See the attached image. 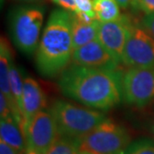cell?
Listing matches in <instances>:
<instances>
[{"mask_svg":"<svg viewBox=\"0 0 154 154\" xmlns=\"http://www.w3.org/2000/svg\"><path fill=\"white\" fill-rule=\"evenodd\" d=\"M140 26L154 38V13L145 15L141 20Z\"/></svg>","mask_w":154,"mask_h":154,"instance_id":"7402d4cb","label":"cell"},{"mask_svg":"<svg viewBox=\"0 0 154 154\" xmlns=\"http://www.w3.org/2000/svg\"><path fill=\"white\" fill-rule=\"evenodd\" d=\"M76 5L77 11L76 12H84L88 13L91 16L96 17L95 12H94V0H75Z\"/></svg>","mask_w":154,"mask_h":154,"instance_id":"ffe728a7","label":"cell"},{"mask_svg":"<svg viewBox=\"0 0 154 154\" xmlns=\"http://www.w3.org/2000/svg\"><path fill=\"white\" fill-rule=\"evenodd\" d=\"M133 25L130 17L126 15L113 22H100L98 39L119 64L123 61L124 50Z\"/></svg>","mask_w":154,"mask_h":154,"instance_id":"9c48e42d","label":"cell"},{"mask_svg":"<svg viewBox=\"0 0 154 154\" xmlns=\"http://www.w3.org/2000/svg\"><path fill=\"white\" fill-rule=\"evenodd\" d=\"M58 137L57 126L50 110L38 112L26 127L28 148L38 154L46 153Z\"/></svg>","mask_w":154,"mask_h":154,"instance_id":"ba28073f","label":"cell"},{"mask_svg":"<svg viewBox=\"0 0 154 154\" xmlns=\"http://www.w3.org/2000/svg\"><path fill=\"white\" fill-rule=\"evenodd\" d=\"M61 93L88 108L107 111L123 99L122 72L72 63L58 76Z\"/></svg>","mask_w":154,"mask_h":154,"instance_id":"6da1fadb","label":"cell"},{"mask_svg":"<svg viewBox=\"0 0 154 154\" xmlns=\"http://www.w3.org/2000/svg\"><path fill=\"white\" fill-rule=\"evenodd\" d=\"M116 2L118 3V5H120L122 9L126 10L128 7L132 5L133 0H116Z\"/></svg>","mask_w":154,"mask_h":154,"instance_id":"d4e9b609","label":"cell"},{"mask_svg":"<svg viewBox=\"0 0 154 154\" xmlns=\"http://www.w3.org/2000/svg\"><path fill=\"white\" fill-rule=\"evenodd\" d=\"M135 11L146 14L154 13V0H133L132 5Z\"/></svg>","mask_w":154,"mask_h":154,"instance_id":"d6986e66","label":"cell"},{"mask_svg":"<svg viewBox=\"0 0 154 154\" xmlns=\"http://www.w3.org/2000/svg\"><path fill=\"white\" fill-rule=\"evenodd\" d=\"M19 2H22V3H27V4H34V3H38L43 0H17Z\"/></svg>","mask_w":154,"mask_h":154,"instance_id":"484cf974","label":"cell"},{"mask_svg":"<svg viewBox=\"0 0 154 154\" xmlns=\"http://www.w3.org/2000/svg\"><path fill=\"white\" fill-rule=\"evenodd\" d=\"M45 8L28 4L14 7L9 14V33L13 44L27 56L36 53L41 38Z\"/></svg>","mask_w":154,"mask_h":154,"instance_id":"3957f363","label":"cell"},{"mask_svg":"<svg viewBox=\"0 0 154 154\" xmlns=\"http://www.w3.org/2000/svg\"><path fill=\"white\" fill-rule=\"evenodd\" d=\"M152 133H153L154 134V123L152 124Z\"/></svg>","mask_w":154,"mask_h":154,"instance_id":"f1b7e54d","label":"cell"},{"mask_svg":"<svg viewBox=\"0 0 154 154\" xmlns=\"http://www.w3.org/2000/svg\"><path fill=\"white\" fill-rule=\"evenodd\" d=\"M10 116H13L11 104L4 94H0V116L1 118H5Z\"/></svg>","mask_w":154,"mask_h":154,"instance_id":"44dd1931","label":"cell"},{"mask_svg":"<svg viewBox=\"0 0 154 154\" xmlns=\"http://www.w3.org/2000/svg\"><path fill=\"white\" fill-rule=\"evenodd\" d=\"M0 135L1 140L19 154H22L28 149L25 130L13 116L1 118Z\"/></svg>","mask_w":154,"mask_h":154,"instance_id":"4fadbf2b","label":"cell"},{"mask_svg":"<svg viewBox=\"0 0 154 154\" xmlns=\"http://www.w3.org/2000/svg\"><path fill=\"white\" fill-rule=\"evenodd\" d=\"M77 154H92V153H89V152H84V151H79Z\"/></svg>","mask_w":154,"mask_h":154,"instance_id":"83f0119b","label":"cell"},{"mask_svg":"<svg viewBox=\"0 0 154 154\" xmlns=\"http://www.w3.org/2000/svg\"><path fill=\"white\" fill-rule=\"evenodd\" d=\"M0 154H19L3 140H0Z\"/></svg>","mask_w":154,"mask_h":154,"instance_id":"cb8c5ba5","label":"cell"},{"mask_svg":"<svg viewBox=\"0 0 154 154\" xmlns=\"http://www.w3.org/2000/svg\"><path fill=\"white\" fill-rule=\"evenodd\" d=\"M100 22L95 20L90 23L80 21L73 13L72 20V40L73 48L77 49L98 38Z\"/></svg>","mask_w":154,"mask_h":154,"instance_id":"5bb4252c","label":"cell"},{"mask_svg":"<svg viewBox=\"0 0 154 154\" xmlns=\"http://www.w3.org/2000/svg\"><path fill=\"white\" fill-rule=\"evenodd\" d=\"M49 110L55 119L59 136L77 140L85 137L107 119L100 110L77 106L61 99L54 101Z\"/></svg>","mask_w":154,"mask_h":154,"instance_id":"277c9868","label":"cell"},{"mask_svg":"<svg viewBox=\"0 0 154 154\" xmlns=\"http://www.w3.org/2000/svg\"><path fill=\"white\" fill-rule=\"evenodd\" d=\"M123 99L139 108L154 101V69L129 67L122 73Z\"/></svg>","mask_w":154,"mask_h":154,"instance_id":"8992f818","label":"cell"},{"mask_svg":"<svg viewBox=\"0 0 154 154\" xmlns=\"http://www.w3.org/2000/svg\"><path fill=\"white\" fill-rule=\"evenodd\" d=\"M46 98L43 89L38 82L31 76L23 78V88L22 97V116L25 133L26 127L34 116L45 110Z\"/></svg>","mask_w":154,"mask_h":154,"instance_id":"8fae6325","label":"cell"},{"mask_svg":"<svg viewBox=\"0 0 154 154\" xmlns=\"http://www.w3.org/2000/svg\"><path fill=\"white\" fill-rule=\"evenodd\" d=\"M122 63L128 67L154 69V38L141 26H132Z\"/></svg>","mask_w":154,"mask_h":154,"instance_id":"52a82bcc","label":"cell"},{"mask_svg":"<svg viewBox=\"0 0 154 154\" xmlns=\"http://www.w3.org/2000/svg\"><path fill=\"white\" fill-rule=\"evenodd\" d=\"M13 63V57L11 51V46L9 42L5 38L2 37L0 41V88L1 93L4 94L8 99L11 104L13 116L17 120V122L22 125L23 129L24 122L22 115L19 110L17 109V105L12 97L11 90V82H10V72H11V64Z\"/></svg>","mask_w":154,"mask_h":154,"instance_id":"7c38bea8","label":"cell"},{"mask_svg":"<svg viewBox=\"0 0 154 154\" xmlns=\"http://www.w3.org/2000/svg\"><path fill=\"white\" fill-rule=\"evenodd\" d=\"M51 1L63 10L73 12V13H75L77 11L75 0H51Z\"/></svg>","mask_w":154,"mask_h":154,"instance_id":"603a6c76","label":"cell"},{"mask_svg":"<svg viewBox=\"0 0 154 154\" xmlns=\"http://www.w3.org/2000/svg\"><path fill=\"white\" fill-rule=\"evenodd\" d=\"M131 143L125 127L106 119L80 140V151L92 154H123Z\"/></svg>","mask_w":154,"mask_h":154,"instance_id":"5b68a950","label":"cell"},{"mask_svg":"<svg viewBox=\"0 0 154 154\" xmlns=\"http://www.w3.org/2000/svg\"><path fill=\"white\" fill-rule=\"evenodd\" d=\"M22 154H38V152H36L35 151H33V150H31V149L28 148Z\"/></svg>","mask_w":154,"mask_h":154,"instance_id":"4316f807","label":"cell"},{"mask_svg":"<svg viewBox=\"0 0 154 154\" xmlns=\"http://www.w3.org/2000/svg\"><path fill=\"white\" fill-rule=\"evenodd\" d=\"M72 20L73 12L61 8L50 14L35 53V67L41 76H59L71 62Z\"/></svg>","mask_w":154,"mask_h":154,"instance_id":"7a4b0ae2","label":"cell"},{"mask_svg":"<svg viewBox=\"0 0 154 154\" xmlns=\"http://www.w3.org/2000/svg\"><path fill=\"white\" fill-rule=\"evenodd\" d=\"M123 154H154V140L143 138L131 142Z\"/></svg>","mask_w":154,"mask_h":154,"instance_id":"ac0fdd59","label":"cell"},{"mask_svg":"<svg viewBox=\"0 0 154 154\" xmlns=\"http://www.w3.org/2000/svg\"><path fill=\"white\" fill-rule=\"evenodd\" d=\"M94 12L101 23L113 22L122 17L120 5L116 0H94Z\"/></svg>","mask_w":154,"mask_h":154,"instance_id":"9a60e30c","label":"cell"},{"mask_svg":"<svg viewBox=\"0 0 154 154\" xmlns=\"http://www.w3.org/2000/svg\"><path fill=\"white\" fill-rule=\"evenodd\" d=\"M23 78L22 72L19 68L12 63L10 72V82H11V90L12 97L17 105V109L19 110L22 115V88H23Z\"/></svg>","mask_w":154,"mask_h":154,"instance_id":"2e32d148","label":"cell"},{"mask_svg":"<svg viewBox=\"0 0 154 154\" xmlns=\"http://www.w3.org/2000/svg\"><path fill=\"white\" fill-rule=\"evenodd\" d=\"M80 151V140L59 136L45 154H77Z\"/></svg>","mask_w":154,"mask_h":154,"instance_id":"e0dca14e","label":"cell"},{"mask_svg":"<svg viewBox=\"0 0 154 154\" xmlns=\"http://www.w3.org/2000/svg\"><path fill=\"white\" fill-rule=\"evenodd\" d=\"M71 63L80 66L116 70L119 63L105 49L99 39L74 50Z\"/></svg>","mask_w":154,"mask_h":154,"instance_id":"30bf717a","label":"cell"}]
</instances>
